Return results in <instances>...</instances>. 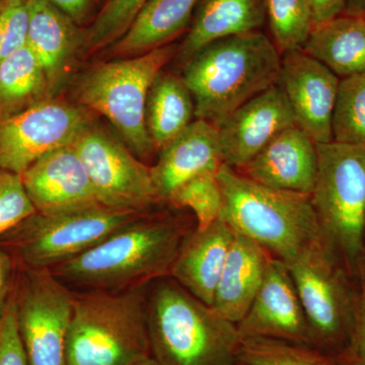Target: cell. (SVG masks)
Wrapping results in <instances>:
<instances>
[{
    "label": "cell",
    "mask_w": 365,
    "mask_h": 365,
    "mask_svg": "<svg viewBox=\"0 0 365 365\" xmlns=\"http://www.w3.org/2000/svg\"><path fill=\"white\" fill-rule=\"evenodd\" d=\"M292 126L297 125L282 88L271 86L217 127L223 165L242 169L274 137Z\"/></svg>",
    "instance_id": "15"
},
{
    "label": "cell",
    "mask_w": 365,
    "mask_h": 365,
    "mask_svg": "<svg viewBox=\"0 0 365 365\" xmlns=\"http://www.w3.org/2000/svg\"><path fill=\"white\" fill-rule=\"evenodd\" d=\"M151 356L160 365H234L237 327L170 276L146 292Z\"/></svg>",
    "instance_id": "3"
},
{
    "label": "cell",
    "mask_w": 365,
    "mask_h": 365,
    "mask_svg": "<svg viewBox=\"0 0 365 365\" xmlns=\"http://www.w3.org/2000/svg\"><path fill=\"white\" fill-rule=\"evenodd\" d=\"M148 0H108L86 38V48L93 52L116 43L126 33Z\"/></svg>",
    "instance_id": "31"
},
{
    "label": "cell",
    "mask_w": 365,
    "mask_h": 365,
    "mask_svg": "<svg viewBox=\"0 0 365 365\" xmlns=\"http://www.w3.org/2000/svg\"><path fill=\"white\" fill-rule=\"evenodd\" d=\"M71 145L83 160L101 205L150 213L162 203L150 168L109 134L88 125Z\"/></svg>",
    "instance_id": "11"
},
{
    "label": "cell",
    "mask_w": 365,
    "mask_h": 365,
    "mask_svg": "<svg viewBox=\"0 0 365 365\" xmlns=\"http://www.w3.org/2000/svg\"><path fill=\"white\" fill-rule=\"evenodd\" d=\"M150 356L145 287L74 292L69 365H132Z\"/></svg>",
    "instance_id": "5"
},
{
    "label": "cell",
    "mask_w": 365,
    "mask_h": 365,
    "mask_svg": "<svg viewBox=\"0 0 365 365\" xmlns=\"http://www.w3.org/2000/svg\"><path fill=\"white\" fill-rule=\"evenodd\" d=\"M266 20L280 53L302 50L314 29L307 0H266Z\"/></svg>",
    "instance_id": "28"
},
{
    "label": "cell",
    "mask_w": 365,
    "mask_h": 365,
    "mask_svg": "<svg viewBox=\"0 0 365 365\" xmlns=\"http://www.w3.org/2000/svg\"><path fill=\"white\" fill-rule=\"evenodd\" d=\"M18 268L14 302L28 364L69 365L73 290L48 269Z\"/></svg>",
    "instance_id": "10"
},
{
    "label": "cell",
    "mask_w": 365,
    "mask_h": 365,
    "mask_svg": "<svg viewBox=\"0 0 365 365\" xmlns=\"http://www.w3.org/2000/svg\"><path fill=\"white\" fill-rule=\"evenodd\" d=\"M201 0H148L126 33L115 43L114 52L137 56L163 47L181 33Z\"/></svg>",
    "instance_id": "24"
},
{
    "label": "cell",
    "mask_w": 365,
    "mask_h": 365,
    "mask_svg": "<svg viewBox=\"0 0 365 365\" xmlns=\"http://www.w3.org/2000/svg\"><path fill=\"white\" fill-rule=\"evenodd\" d=\"M364 244H365V237H364Z\"/></svg>",
    "instance_id": "42"
},
{
    "label": "cell",
    "mask_w": 365,
    "mask_h": 365,
    "mask_svg": "<svg viewBox=\"0 0 365 365\" xmlns=\"http://www.w3.org/2000/svg\"><path fill=\"white\" fill-rule=\"evenodd\" d=\"M235 230L222 218L205 230H190L182 240L170 277L211 307Z\"/></svg>",
    "instance_id": "19"
},
{
    "label": "cell",
    "mask_w": 365,
    "mask_h": 365,
    "mask_svg": "<svg viewBox=\"0 0 365 365\" xmlns=\"http://www.w3.org/2000/svg\"><path fill=\"white\" fill-rule=\"evenodd\" d=\"M88 125L78 108L51 98L1 118L0 169L23 174L47 153L71 145Z\"/></svg>",
    "instance_id": "12"
},
{
    "label": "cell",
    "mask_w": 365,
    "mask_h": 365,
    "mask_svg": "<svg viewBox=\"0 0 365 365\" xmlns=\"http://www.w3.org/2000/svg\"><path fill=\"white\" fill-rule=\"evenodd\" d=\"M217 180L223 197L220 218L274 258L287 264L323 242L309 196L269 188L225 165Z\"/></svg>",
    "instance_id": "4"
},
{
    "label": "cell",
    "mask_w": 365,
    "mask_h": 365,
    "mask_svg": "<svg viewBox=\"0 0 365 365\" xmlns=\"http://www.w3.org/2000/svg\"><path fill=\"white\" fill-rule=\"evenodd\" d=\"M194 116L193 97L182 78L160 73L151 86L146 109L148 133L155 150L176 138Z\"/></svg>",
    "instance_id": "25"
},
{
    "label": "cell",
    "mask_w": 365,
    "mask_h": 365,
    "mask_svg": "<svg viewBox=\"0 0 365 365\" xmlns=\"http://www.w3.org/2000/svg\"><path fill=\"white\" fill-rule=\"evenodd\" d=\"M168 203L190 209L196 218L197 230H205L222 216L223 197L217 173H205L189 180L172 194Z\"/></svg>",
    "instance_id": "30"
},
{
    "label": "cell",
    "mask_w": 365,
    "mask_h": 365,
    "mask_svg": "<svg viewBox=\"0 0 365 365\" xmlns=\"http://www.w3.org/2000/svg\"><path fill=\"white\" fill-rule=\"evenodd\" d=\"M241 365H343L337 357L314 346L272 339L241 338L237 352Z\"/></svg>",
    "instance_id": "27"
},
{
    "label": "cell",
    "mask_w": 365,
    "mask_h": 365,
    "mask_svg": "<svg viewBox=\"0 0 365 365\" xmlns=\"http://www.w3.org/2000/svg\"><path fill=\"white\" fill-rule=\"evenodd\" d=\"M281 57L273 41L257 31L215 41L188 60L185 85L195 117L216 127L259 93L277 85Z\"/></svg>",
    "instance_id": "2"
},
{
    "label": "cell",
    "mask_w": 365,
    "mask_h": 365,
    "mask_svg": "<svg viewBox=\"0 0 365 365\" xmlns=\"http://www.w3.org/2000/svg\"><path fill=\"white\" fill-rule=\"evenodd\" d=\"M172 55V48L163 46L101 64L86 73L78 86L79 101L107 118L140 158L155 150L146 123L148 95Z\"/></svg>",
    "instance_id": "7"
},
{
    "label": "cell",
    "mask_w": 365,
    "mask_h": 365,
    "mask_svg": "<svg viewBox=\"0 0 365 365\" xmlns=\"http://www.w3.org/2000/svg\"><path fill=\"white\" fill-rule=\"evenodd\" d=\"M132 365H160L155 361V359L153 356L148 357V359L141 360V361L136 362V364Z\"/></svg>",
    "instance_id": "40"
},
{
    "label": "cell",
    "mask_w": 365,
    "mask_h": 365,
    "mask_svg": "<svg viewBox=\"0 0 365 365\" xmlns=\"http://www.w3.org/2000/svg\"><path fill=\"white\" fill-rule=\"evenodd\" d=\"M338 78L365 73V14H342L314 26L302 48Z\"/></svg>",
    "instance_id": "23"
},
{
    "label": "cell",
    "mask_w": 365,
    "mask_h": 365,
    "mask_svg": "<svg viewBox=\"0 0 365 365\" xmlns=\"http://www.w3.org/2000/svg\"><path fill=\"white\" fill-rule=\"evenodd\" d=\"M29 0L0 2V63L28 42Z\"/></svg>",
    "instance_id": "33"
},
{
    "label": "cell",
    "mask_w": 365,
    "mask_h": 365,
    "mask_svg": "<svg viewBox=\"0 0 365 365\" xmlns=\"http://www.w3.org/2000/svg\"><path fill=\"white\" fill-rule=\"evenodd\" d=\"M318 175L311 203L327 248L359 280L365 263V148L317 144Z\"/></svg>",
    "instance_id": "6"
},
{
    "label": "cell",
    "mask_w": 365,
    "mask_h": 365,
    "mask_svg": "<svg viewBox=\"0 0 365 365\" xmlns=\"http://www.w3.org/2000/svg\"><path fill=\"white\" fill-rule=\"evenodd\" d=\"M346 14H365V0H348Z\"/></svg>",
    "instance_id": "39"
},
{
    "label": "cell",
    "mask_w": 365,
    "mask_h": 365,
    "mask_svg": "<svg viewBox=\"0 0 365 365\" xmlns=\"http://www.w3.org/2000/svg\"><path fill=\"white\" fill-rule=\"evenodd\" d=\"M16 268L18 265L13 256L0 246V318L13 297Z\"/></svg>",
    "instance_id": "36"
},
{
    "label": "cell",
    "mask_w": 365,
    "mask_h": 365,
    "mask_svg": "<svg viewBox=\"0 0 365 365\" xmlns=\"http://www.w3.org/2000/svg\"><path fill=\"white\" fill-rule=\"evenodd\" d=\"M343 365H365V263L359 277V302L351 330L342 351L337 355Z\"/></svg>",
    "instance_id": "34"
},
{
    "label": "cell",
    "mask_w": 365,
    "mask_h": 365,
    "mask_svg": "<svg viewBox=\"0 0 365 365\" xmlns=\"http://www.w3.org/2000/svg\"><path fill=\"white\" fill-rule=\"evenodd\" d=\"M36 212L21 175L0 169V239Z\"/></svg>",
    "instance_id": "32"
},
{
    "label": "cell",
    "mask_w": 365,
    "mask_h": 365,
    "mask_svg": "<svg viewBox=\"0 0 365 365\" xmlns=\"http://www.w3.org/2000/svg\"><path fill=\"white\" fill-rule=\"evenodd\" d=\"M30 23L26 45L44 69L50 91L62 83L78 45L73 23L46 0H29Z\"/></svg>",
    "instance_id": "21"
},
{
    "label": "cell",
    "mask_w": 365,
    "mask_h": 365,
    "mask_svg": "<svg viewBox=\"0 0 365 365\" xmlns=\"http://www.w3.org/2000/svg\"><path fill=\"white\" fill-rule=\"evenodd\" d=\"M332 135L335 143L365 148V73L340 79Z\"/></svg>",
    "instance_id": "29"
},
{
    "label": "cell",
    "mask_w": 365,
    "mask_h": 365,
    "mask_svg": "<svg viewBox=\"0 0 365 365\" xmlns=\"http://www.w3.org/2000/svg\"><path fill=\"white\" fill-rule=\"evenodd\" d=\"M283 54L277 85L287 98L295 125L317 144L331 143L340 78L304 50Z\"/></svg>",
    "instance_id": "13"
},
{
    "label": "cell",
    "mask_w": 365,
    "mask_h": 365,
    "mask_svg": "<svg viewBox=\"0 0 365 365\" xmlns=\"http://www.w3.org/2000/svg\"><path fill=\"white\" fill-rule=\"evenodd\" d=\"M0 365H29L19 334L14 292L0 318Z\"/></svg>",
    "instance_id": "35"
},
{
    "label": "cell",
    "mask_w": 365,
    "mask_h": 365,
    "mask_svg": "<svg viewBox=\"0 0 365 365\" xmlns=\"http://www.w3.org/2000/svg\"><path fill=\"white\" fill-rule=\"evenodd\" d=\"M198 6L182 47L187 60L215 41L257 32L266 21V0H201Z\"/></svg>",
    "instance_id": "22"
},
{
    "label": "cell",
    "mask_w": 365,
    "mask_h": 365,
    "mask_svg": "<svg viewBox=\"0 0 365 365\" xmlns=\"http://www.w3.org/2000/svg\"><path fill=\"white\" fill-rule=\"evenodd\" d=\"M21 177L38 213L54 215L101 205L85 165L71 145L47 153Z\"/></svg>",
    "instance_id": "16"
},
{
    "label": "cell",
    "mask_w": 365,
    "mask_h": 365,
    "mask_svg": "<svg viewBox=\"0 0 365 365\" xmlns=\"http://www.w3.org/2000/svg\"><path fill=\"white\" fill-rule=\"evenodd\" d=\"M317 143L292 126L280 132L244 168L249 179L281 191L311 196L318 175Z\"/></svg>",
    "instance_id": "17"
},
{
    "label": "cell",
    "mask_w": 365,
    "mask_h": 365,
    "mask_svg": "<svg viewBox=\"0 0 365 365\" xmlns=\"http://www.w3.org/2000/svg\"><path fill=\"white\" fill-rule=\"evenodd\" d=\"M314 26L323 25L345 14L348 0H307Z\"/></svg>",
    "instance_id": "37"
},
{
    "label": "cell",
    "mask_w": 365,
    "mask_h": 365,
    "mask_svg": "<svg viewBox=\"0 0 365 365\" xmlns=\"http://www.w3.org/2000/svg\"><path fill=\"white\" fill-rule=\"evenodd\" d=\"M223 165L218 128L197 119L160 150L151 177L162 202L184 182L205 173H217Z\"/></svg>",
    "instance_id": "18"
},
{
    "label": "cell",
    "mask_w": 365,
    "mask_h": 365,
    "mask_svg": "<svg viewBox=\"0 0 365 365\" xmlns=\"http://www.w3.org/2000/svg\"><path fill=\"white\" fill-rule=\"evenodd\" d=\"M191 228L170 216L141 215L97 246L51 269L69 287L126 292L167 277Z\"/></svg>",
    "instance_id": "1"
},
{
    "label": "cell",
    "mask_w": 365,
    "mask_h": 365,
    "mask_svg": "<svg viewBox=\"0 0 365 365\" xmlns=\"http://www.w3.org/2000/svg\"><path fill=\"white\" fill-rule=\"evenodd\" d=\"M234 365H241V364H237V362H235V364H234Z\"/></svg>",
    "instance_id": "41"
},
{
    "label": "cell",
    "mask_w": 365,
    "mask_h": 365,
    "mask_svg": "<svg viewBox=\"0 0 365 365\" xmlns=\"http://www.w3.org/2000/svg\"><path fill=\"white\" fill-rule=\"evenodd\" d=\"M58 9L72 21L81 23L85 18L91 0H46Z\"/></svg>",
    "instance_id": "38"
},
{
    "label": "cell",
    "mask_w": 365,
    "mask_h": 365,
    "mask_svg": "<svg viewBox=\"0 0 365 365\" xmlns=\"http://www.w3.org/2000/svg\"><path fill=\"white\" fill-rule=\"evenodd\" d=\"M306 314L314 347L337 356L347 342L359 302L354 279L324 242L287 264Z\"/></svg>",
    "instance_id": "9"
},
{
    "label": "cell",
    "mask_w": 365,
    "mask_h": 365,
    "mask_svg": "<svg viewBox=\"0 0 365 365\" xmlns=\"http://www.w3.org/2000/svg\"><path fill=\"white\" fill-rule=\"evenodd\" d=\"M237 327L241 338H272L314 346L304 307L284 262L271 259L261 287Z\"/></svg>",
    "instance_id": "14"
},
{
    "label": "cell",
    "mask_w": 365,
    "mask_h": 365,
    "mask_svg": "<svg viewBox=\"0 0 365 365\" xmlns=\"http://www.w3.org/2000/svg\"><path fill=\"white\" fill-rule=\"evenodd\" d=\"M273 257L258 244L235 232L211 307L237 325L248 312Z\"/></svg>",
    "instance_id": "20"
},
{
    "label": "cell",
    "mask_w": 365,
    "mask_h": 365,
    "mask_svg": "<svg viewBox=\"0 0 365 365\" xmlns=\"http://www.w3.org/2000/svg\"><path fill=\"white\" fill-rule=\"evenodd\" d=\"M49 91L44 69L28 45L0 63V119L33 105Z\"/></svg>",
    "instance_id": "26"
},
{
    "label": "cell",
    "mask_w": 365,
    "mask_h": 365,
    "mask_svg": "<svg viewBox=\"0 0 365 365\" xmlns=\"http://www.w3.org/2000/svg\"><path fill=\"white\" fill-rule=\"evenodd\" d=\"M98 205L68 212H36L0 239L16 265L51 269L76 258L141 215Z\"/></svg>",
    "instance_id": "8"
}]
</instances>
